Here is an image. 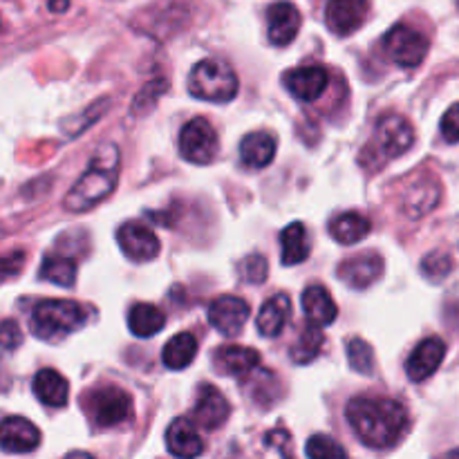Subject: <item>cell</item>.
<instances>
[{"label":"cell","instance_id":"cell-3","mask_svg":"<svg viewBox=\"0 0 459 459\" xmlns=\"http://www.w3.org/2000/svg\"><path fill=\"white\" fill-rule=\"evenodd\" d=\"M88 323V309L74 300H40L31 309V332L43 341H63Z\"/></svg>","mask_w":459,"mask_h":459},{"label":"cell","instance_id":"cell-23","mask_svg":"<svg viewBox=\"0 0 459 459\" xmlns=\"http://www.w3.org/2000/svg\"><path fill=\"white\" fill-rule=\"evenodd\" d=\"M242 164L249 169H264L276 157V137L269 133H251L240 143Z\"/></svg>","mask_w":459,"mask_h":459},{"label":"cell","instance_id":"cell-36","mask_svg":"<svg viewBox=\"0 0 459 459\" xmlns=\"http://www.w3.org/2000/svg\"><path fill=\"white\" fill-rule=\"evenodd\" d=\"M0 339H3V348L7 350V352H12L13 348H18L21 345V330H18V325L13 321H4L3 323V330H0Z\"/></svg>","mask_w":459,"mask_h":459},{"label":"cell","instance_id":"cell-30","mask_svg":"<svg viewBox=\"0 0 459 459\" xmlns=\"http://www.w3.org/2000/svg\"><path fill=\"white\" fill-rule=\"evenodd\" d=\"M323 343H325V339H323L321 327L307 325L303 332H300V336H299V341L294 343V348H291V361L299 363V366L312 363L314 359L321 354Z\"/></svg>","mask_w":459,"mask_h":459},{"label":"cell","instance_id":"cell-37","mask_svg":"<svg viewBox=\"0 0 459 459\" xmlns=\"http://www.w3.org/2000/svg\"><path fill=\"white\" fill-rule=\"evenodd\" d=\"M67 0H49V9H52V12H65L67 9Z\"/></svg>","mask_w":459,"mask_h":459},{"label":"cell","instance_id":"cell-21","mask_svg":"<svg viewBox=\"0 0 459 459\" xmlns=\"http://www.w3.org/2000/svg\"><path fill=\"white\" fill-rule=\"evenodd\" d=\"M291 314V300L287 294H276L263 305L258 314V332L264 339H276L285 330Z\"/></svg>","mask_w":459,"mask_h":459},{"label":"cell","instance_id":"cell-17","mask_svg":"<svg viewBox=\"0 0 459 459\" xmlns=\"http://www.w3.org/2000/svg\"><path fill=\"white\" fill-rule=\"evenodd\" d=\"M0 444L7 453H31L39 448L40 433L25 417H7L0 429Z\"/></svg>","mask_w":459,"mask_h":459},{"label":"cell","instance_id":"cell-29","mask_svg":"<svg viewBox=\"0 0 459 459\" xmlns=\"http://www.w3.org/2000/svg\"><path fill=\"white\" fill-rule=\"evenodd\" d=\"M40 281L54 282L58 287H72L76 281V263L65 255H48L40 267Z\"/></svg>","mask_w":459,"mask_h":459},{"label":"cell","instance_id":"cell-27","mask_svg":"<svg viewBox=\"0 0 459 459\" xmlns=\"http://www.w3.org/2000/svg\"><path fill=\"white\" fill-rule=\"evenodd\" d=\"M197 354V339L188 332L182 334H175L169 343L164 345V352H161V361L169 370H184L193 363Z\"/></svg>","mask_w":459,"mask_h":459},{"label":"cell","instance_id":"cell-22","mask_svg":"<svg viewBox=\"0 0 459 459\" xmlns=\"http://www.w3.org/2000/svg\"><path fill=\"white\" fill-rule=\"evenodd\" d=\"M31 390L39 397V402L49 408H63L67 403V397H70V385H67V381L56 370H49V368L36 372Z\"/></svg>","mask_w":459,"mask_h":459},{"label":"cell","instance_id":"cell-31","mask_svg":"<svg viewBox=\"0 0 459 459\" xmlns=\"http://www.w3.org/2000/svg\"><path fill=\"white\" fill-rule=\"evenodd\" d=\"M348 359H350V366H352V370L359 372V375L370 377L372 372H375V352H372V348L363 339L350 341Z\"/></svg>","mask_w":459,"mask_h":459},{"label":"cell","instance_id":"cell-1","mask_svg":"<svg viewBox=\"0 0 459 459\" xmlns=\"http://www.w3.org/2000/svg\"><path fill=\"white\" fill-rule=\"evenodd\" d=\"M348 421L354 435L370 448H390L406 435L408 412L394 399L357 397L348 403Z\"/></svg>","mask_w":459,"mask_h":459},{"label":"cell","instance_id":"cell-4","mask_svg":"<svg viewBox=\"0 0 459 459\" xmlns=\"http://www.w3.org/2000/svg\"><path fill=\"white\" fill-rule=\"evenodd\" d=\"M188 92L202 101L229 103L238 94V76L227 63L204 58L188 74Z\"/></svg>","mask_w":459,"mask_h":459},{"label":"cell","instance_id":"cell-14","mask_svg":"<svg viewBox=\"0 0 459 459\" xmlns=\"http://www.w3.org/2000/svg\"><path fill=\"white\" fill-rule=\"evenodd\" d=\"M282 81H285L287 90L296 99H300V101H316L325 92L327 83H330V74H327L325 67L305 65L287 72Z\"/></svg>","mask_w":459,"mask_h":459},{"label":"cell","instance_id":"cell-24","mask_svg":"<svg viewBox=\"0 0 459 459\" xmlns=\"http://www.w3.org/2000/svg\"><path fill=\"white\" fill-rule=\"evenodd\" d=\"M281 260L285 267H296L303 260L309 258V249H312V242H309V233L305 229V224L291 222L290 227L282 229L281 233Z\"/></svg>","mask_w":459,"mask_h":459},{"label":"cell","instance_id":"cell-13","mask_svg":"<svg viewBox=\"0 0 459 459\" xmlns=\"http://www.w3.org/2000/svg\"><path fill=\"white\" fill-rule=\"evenodd\" d=\"M193 415H195V421L200 429L215 430L229 420L231 408H229V402L215 385L202 384L200 390H197V402Z\"/></svg>","mask_w":459,"mask_h":459},{"label":"cell","instance_id":"cell-20","mask_svg":"<svg viewBox=\"0 0 459 459\" xmlns=\"http://www.w3.org/2000/svg\"><path fill=\"white\" fill-rule=\"evenodd\" d=\"M213 357L218 370L231 377H247L260 366V354L245 345H224Z\"/></svg>","mask_w":459,"mask_h":459},{"label":"cell","instance_id":"cell-8","mask_svg":"<svg viewBox=\"0 0 459 459\" xmlns=\"http://www.w3.org/2000/svg\"><path fill=\"white\" fill-rule=\"evenodd\" d=\"M117 242H119L124 255H128L133 263H151L160 255V240L155 233L142 222H126L117 231Z\"/></svg>","mask_w":459,"mask_h":459},{"label":"cell","instance_id":"cell-18","mask_svg":"<svg viewBox=\"0 0 459 459\" xmlns=\"http://www.w3.org/2000/svg\"><path fill=\"white\" fill-rule=\"evenodd\" d=\"M166 446L179 459H195L204 453V442L188 420H175L166 430Z\"/></svg>","mask_w":459,"mask_h":459},{"label":"cell","instance_id":"cell-10","mask_svg":"<svg viewBox=\"0 0 459 459\" xmlns=\"http://www.w3.org/2000/svg\"><path fill=\"white\" fill-rule=\"evenodd\" d=\"M249 305L238 296H220L211 303L209 321L220 334L238 336L249 321Z\"/></svg>","mask_w":459,"mask_h":459},{"label":"cell","instance_id":"cell-26","mask_svg":"<svg viewBox=\"0 0 459 459\" xmlns=\"http://www.w3.org/2000/svg\"><path fill=\"white\" fill-rule=\"evenodd\" d=\"M166 318L164 312L160 307L151 303H137L130 307L128 314V327L134 336H142V339H151L157 332L164 330Z\"/></svg>","mask_w":459,"mask_h":459},{"label":"cell","instance_id":"cell-5","mask_svg":"<svg viewBox=\"0 0 459 459\" xmlns=\"http://www.w3.org/2000/svg\"><path fill=\"white\" fill-rule=\"evenodd\" d=\"M88 415L97 429H112L133 415V397L117 385L99 388L88 397Z\"/></svg>","mask_w":459,"mask_h":459},{"label":"cell","instance_id":"cell-2","mask_svg":"<svg viewBox=\"0 0 459 459\" xmlns=\"http://www.w3.org/2000/svg\"><path fill=\"white\" fill-rule=\"evenodd\" d=\"M117 175H119V151L112 143H106L94 152L92 166L72 186L63 206L72 213H83V211L94 209L99 202H103L115 191Z\"/></svg>","mask_w":459,"mask_h":459},{"label":"cell","instance_id":"cell-38","mask_svg":"<svg viewBox=\"0 0 459 459\" xmlns=\"http://www.w3.org/2000/svg\"><path fill=\"white\" fill-rule=\"evenodd\" d=\"M65 459H94V457L88 455V453H70Z\"/></svg>","mask_w":459,"mask_h":459},{"label":"cell","instance_id":"cell-7","mask_svg":"<svg viewBox=\"0 0 459 459\" xmlns=\"http://www.w3.org/2000/svg\"><path fill=\"white\" fill-rule=\"evenodd\" d=\"M384 49L397 65L417 67L429 54V39L408 25H394L385 34Z\"/></svg>","mask_w":459,"mask_h":459},{"label":"cell","instance_id":"cell-11","mask_svg":"<svg viewBox=\"0 0 459 459\" xmlns=\"http://www.w3.org/2000/svg\"><path fill=\"white\" fill-rule=\"evenodd\" d=\"M368 12V0H330L325 7V22L332 34L350 36L366 22Z\"/></svg>","mask_w":459,"mask_h":459},{"label":"cell","instance_id":"cell-34","mask_svg":"<svg viewBox=\"0 0 459 459\" xmlns=\"http://www.w3.org/2000/svg\"><path fill=\"white\" fill-rule=\"evenodd\" d=\"M451 269L453 263L446 254H433L421 263V272L430 281H442V278H446L451 273Z\"/></svg>","mask_w":459,"mask_h":459},{"label":"cell","instance_id":"cell-16","mask_svg":"<svg viewBox=\"0 0 459 459\" xmlns=\"http://www.w3.org/2000/svg\"><path fill=\"white\" fill-rule=\"evenodd\" d=\"M269 43L285 48L300 31V12L291 3H273L267 12Z\"/></svg>","mask_w":459,"mask_h":459},{"label":"cell","instance_id":"cell-12","mask_svg":"<svg viewBox=\"0 0 459 459\" xmlns=\"http://www.w3.org/2000/svg\"><path fill=\"white\" fill-rule=\"evenodd\" d=\"M444 357H446V343H444L439 336H429V339L421 341L412 354L406 361V375L408 379L421 384L429 377H433L437 372V368L442 366Z\"/></svg>","mask_w":459,"mask_h":459},{"label":"cell","instance_id":"cell-28","mask_svg":"<svg viewBox=\"0 0 459 459\" xmlns=\"http://www.w3.org/2000/svg\"><path fill=\"white\" fill-rule=\"evenodd\" d=\"M437 202H439L437 184H435L433 179H424V182L415 184V186L408 191L403 209H406V213L411 215V218H421V215L430 213V211L437 206Z\"/></svg>","mask_w":459,"mask_h":459},{"label":"cell","instance_id":"cell-32","mask_svg":"<svg viewBox=\"0 0 459 459\" xmlns=\"http://www.w3.org/2000/svg\"><path fill=\"white\" fill-rule=\"evenodd\" d=\"M305 451H307L309 459H350L345 448L336 439L327 437V435H314V437H309Z\"/></svg>","mask_w":459,"mask_h":459},{"label":"cell","instance_id":"cell-35","mask_svg":"<svg viewBox=\"0 0 459 459\" xmlns=\"http://www.w3.org/2000/svg\"><path fill=\"white\" fill-rule=\"evenodd\" d=\"M442 137L448 143H459V103L448 108L442 117Z\"/></svg>","mask_w":459,"mask_h":459},{"label":"cell","instance_id":"cell-9","mask_svg":"<svg viewBox=\"0 0 459 459\" xmlns=\"http://www.w3.org/2000/svg\"><path fill=\"white\" fill-rule=\"evenodd\" d=\"M375 137L381 152L388 160H394V157L403 155L412 146V142H415V130H412V126L403 117L385 115L377 124Z\"/></svg>","mask_w":459,"mask_h":459},{"label":"cell","instance_id":"cell-33","mask_svg":"<svg viewBox=\"0 0 459 459\" xmlns=\"http://www.w3.org/2000/svg\"><path fill=\"white\" fill-rule=\"evenodd\" d=\"M269 276V264L263 255L251 254L240 263V278L247 285H263Z\"/></svg>","mask_w":459,"mask_h":459},{"label":"cell","instance_id":"cell-19","mask_svg":"<svg viewBox=\"0 0 459 459\" xmlns=\"http://www.w3.org/2000/svg\"><path fill=\"white\" fill-rule=\"evenodd\" d=\"M303 312L307 316L309 325L327 327L336 321L339 309H336L334 299L323 285H309L303 291Z\"/></svg>","mask_w":459,"mask_h":459},{"label":"cell","instance_id":"cell-25","mask_svg":"<svg viewBox=\"0 0 459 459\" xmlns=\"http://www.w3.org/2000/svg\"><path fill=\"white\" fill-rule=\"evenodd\" d=\"M370 220L357 211H348L330 220V236L341 245H357L370 233Z\"/></svg>","mask_w":459,"mask_h":459},{"label":"cell","instance_id":"cell-6","mask_svg":"<svg viewBox=\"0 0 459 459\" xmlns=\"http://www.w3.org/2000/svg\"><path fill=\"white\" fill-rule=\"evenodd\" d=\"M179 152L191 164H211L218 155V137L213 126L202 117L184 124L179 133Z\"/></svg>","mask_w":459,"mask_h":459},{"label":"cell","instance_id":"cell-39","mask_svg":"<svg viewBox=\"0 0 459 459\" xmlns=\"http://www.w3.org/2000/svg\"><path fill=\"white\" fill-rule=\"evenodd\" d=\"M444 459H459V448H455V451H451V453H448V455L444 457Z\"/></svg>","mask_w":459,"mask_h":459},{"label":"cell","instance_id":"cell-15","mask_svg":"<svg viewBox=\"0 0 459 459\" xmlns=\"http://www.w3.org/2000/svg\"><path fill=\"white\" fill-rule=\"evenodd\" d=\"M384 273V258L377 254H361L345 260L339 267V278L352 290H368Z\"/></svg>","mask_w":459,"mask_h":459}]
</instances>
